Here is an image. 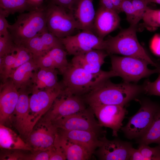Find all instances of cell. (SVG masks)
Instances as JSON below:
<instances>
[{"label": "cell", "instance_id": "cell-40", "mask_svg": "<svg viewBox=\"0 0 160 160\" xmlns=\"http://www.w3.org/2000/svg\"><path fill=\"white\" fill-rule=\"evenodd\" d=\"M131 0L137 15L142 20L143 15L148 7V3L145 0Z\"/></svg>", "mask_w": 160, "mask_h": 160}, {"label": "cell", "instance_id": "cell-6", "mask_svg": "<svg viewBox=\"0 0 160 160\" xmlns=\"http://www.w3.org/2000/svg\"><path fill=\"white\" fill-rule=\"evenodd\" d=\"M46 9L48 30L57 38L61 39L73 35L76 30H80L72 12L50 2Z\"/></svg>", "mask_w": 160, "mask_h": 160}, {"label": "cell", "instance_id": "cell-31", "mask_svg": "<svg viewBox=\"0 0 160 160\" xmlns=\"http://www.w3.org/2000/svg\"><path fill=\"white\" fill-rule=\"evenodd\" d=\"M121 10V12L125 13L127 20L130 25H137L141 20L135 10L131 0H123Z\"/></svg>", "mask_w": 160, "mask_h": 160}, {"label": "cell", "instance_id": "cell-37", "mask_svg": "<svg viewBox=\"0 0 160 160\" xmlns=\"http://www.w3.org/2000/svg\"><path fill=\"white\" fill-rule=\"evenodd\" d=\"M51 153L49 160L67 159L65 152L60 145L56 138V136L54 145L51 148Z\"/></svg>", "mask_w": 160, "mask_h": 160}, {"label": "cell", "instance_id": "cell-38", "mask_svg": "<svg viewBox=\"0 0 160 160\" xmlns=\"http://www.w3.org/2000/svg\"><path fill=\"white\" fill-rule=\"evenodd\" d=\"M51 153V148L33 151L28 154L27 160H49Z\"/></svg>", "mask_w": 160, "mask_h": 160}, {"label": "cell", "instance_id": "cell-10", "mask_svg": "<svg viewBox=\"0 0 160 160\" xmlns=\"http://www.w3.org/2000/svg\"><path fill=\"white\" fill-rule=\"evenodd\" d=\"M85 102L82 97L64 93L63 90L42 118L53 122L84 110L86 109Z\"/></svg>", "mask_w": 160, "mask_h": 160}, {"label": "cell", "instance_id": "cell-5", "mask_svg": "<svg viewBox=\"0 0 160 160\" xmlns=\"http://www.w3.org/2000/svg\"><path fill=\"white\" fill-rule=\"evenodd\" d=\"M111 58V70L125 82H137L160 71V68L149 69L148 67V63L139 58L114 55H112Z\"/></svg>", "mask_w": 160, "mask_h": 160}, {"label": "cell", "instance_id": "cell-9", "mask_svg": "<svg viewBox=\"0 0 160 160\" xmlns=\"http://www.w3.org/2000/svg\"><path fill=\"white\" fill-rule=\"evenodd\" d=\"M68 54L73 56L93 49L105 50V40L96 35L93 31L84 30L78 33L61 39Z\"/></svg>", "mask_w": 160, "mask_h": 160}, {"label": "cell", "instance_id": "cell-20", "mask_svg": "<svg viewBox=\"0 0 160 160\" xmlns=\"http://www.w3.org/2000/svg\"><path fill=\"white\" fill-rule=\"evenodd\" d=\"M93 0H80L73 11V14L80 30L93 31L95 12Z\"/></svg>", "mask_w": 160, "mask_h": 160}, {"label": "cell", "instance_id": "cell-21", "mask_svg": "<svg viewBox=\"0 0 160 160\" xmlns=\"http://www.w3.org/2000/svg\"><path fill=\"white\" fill-rule=\"evenodd\" d=\"M38 69L33 58L14 70L9 78L18 90L24 87H32L35 72Z\"/></svg>", "mask_w": 160, "mask_h": 160}, {"label": "cell", "instance_id": "cell-30", "mask_svg": "<svg viewBox=\"0 0 160 160\" xmlns=\"http://www.w3.org/2000/svg\"><path fill=\"white\" fill-rule=\"evenodd\" d=\"M40 35L31 39L22 45L32 54L33 57L43 55L49 51L42 40Z\"/></svg>", "mask_w": 160, "mask_h": 160}, {"label": "cell", "instance_id": "cell-39", "mask_svg": "<svg viewBox=\"0 0 160 160\" xmlns=\"http://www.w3.org/2000/svg\"><path fill=\"white\" fill-rule=\"evenodd\" d=\"M80 0H49V2L63 7L73 12Z\"/></svg>", "mask_w": 160, "mask_h": 160}, {"label": "cell", "instance_id": "cell-35", "mask_svg": "<svg viewBox=\"0 0 160 160\" xmlns=\"http://www.w3.org/2000/svg\"><path fill=\"white\" fill-rule=\"evenodd\" d=\"M0 154L1 160H27L28 154L20 150L4 149Z\"/></svg>", "mask_w": 160, "mask_h": 160}, {"label": "cell", "instance_id": "cell-28", "mask_svg": "<svg viewBox=\"0 0 160 160\" xmlns=\"http://www.w3.org/2000/svg\"><path fill=\"white\" fill-rule=\"evenodd\" d=\"M16 59L15 52L0 57V76L1 82L9 78L13 71V67Z\"/></svg>", "mask_w": 160, "mask_h": 160}, {"label": "cell", "instance_id": "cell-12", "mask_svg": "<svg viewBox=\"0 0 160 160\" xmlns=\"http://www.w3.org/2000/svg\"><path fill=\"white\" fill-rule=\"evenodd\" d=\"M92 109L84 110L58 119L52 123L59 129L70 131L80 130L94 132L99 134L101 128L95 119Z\"/></svg>", "mask_w": 160, "mask_h": 160}, {"label": "cell", "instance_id": "cell-24", "mask_svg": "<svg viewBox=\"0 0 160 160\" xmlns=\"http://www.w3.org/2000/svg\"><path fill=\"white\" fill-rule=\"evenodd\" d=\"M56 138L63 149L68 160H86L90 159L92 154L86 148L76 142L58 132Z\"/></svg>", "mask_w": 160, "mask_h": 160}, {"label": "cell", "instance_id": "cell-2", "mask_svg": "<svg viewBox=\"0 0 160 160\" xmlns=\"http://www.w3.org/2000/svg\"><path fill=\"white\" fill-rule=\"evenodd\" d=\"M143 89L141 87L129 82L116 84L109 79L84 96V100L90 108L105 105L124 106Z\"/></svg>", "mask_w": 160, "mask_h": 160}, {"label": "cell", "instance_id": "cell-8", "mask_svg": "<svg viewBox=\"0 0 160 160\" xmlns=\"http://www.w3.org/2000/svg\"><path fill=\"white\" fill-rule=\"evenodd\" d=\"M63 89H40L33 85L29 98L28 122L31 132L33 128L49 111Z\"/></svg>", "mask_w": 160, "mask_h": 160}, {"label": "cell", "instance_id": "cell-25", "mask_svg": "<svg viewBox=\"0 0 160 160\" xmlns=\"http://www.w3.org/2000/svg\"><path fill=\"white\" fill-rule=\"evenodd\" d=\"M137 140L139 144L148 145L153 143H160V109L156 114L148 131Z\"/></svg>", "mask_w": 160, "mask_h": 160}, {"label": "cell", "instance_id": "cell-7", "mask_svg": "<svg viewBox=\"0 0 160 160\" xmlns=\"http://www.w3.org/2000/svg\"><path fill=\"white\" fill-rule=\"evenodd\" d=\"M160 108L151 102H144L138 111L129 118L121 130L128 139H138L148 131Z\"/></svg>", "mask_w": 160, "mask_h": 160}, {"label": "cell", "instance_id": "cell-36", "mask_svg": "<svg viewBox=\"0 0 160 160\" xmlns=\"http://www.w3.org/2000/svg\"><path fill=\"white\" fill-rule=\"evenodd\" d=\"M159 73L158 77L154 81L147 80L145 82L143 89L146 93L160 97V71Z\"/></svg>", "mask_w": 160, "mask_h": 160}, {"label": "cell", "instance_id": "cell-44", "mask_svg": "<svg viewBox=\"0 0 160 160\" xmlns=\"http://www.w3.org/2000/svg\"><path fill=\"white\" fill-rule=\"evenodd\" d=\"M113 4L119 14L121 12V5L123 0H111Z\"/></svg>", "mask_w": 160, "mask_h": 160}, {"label": "cell", "instance_id": "cell-16", "mask_svg": "<svg viewBox=\"0 0 160 160\" xmlns=\"http://www.w3.org/2000/svg\"><path fill=\"white\" fill-rule=\"evenodd\" d=\"M101 139L102 144L96 151L99 159L129 160L130 152L133 148L130 143L116 139L109 140L105 136Z\"/></svg>", "mask_w": 160, "mask_h": 160}, {"label": "cell", "instance_id": "cell-1", "mask_svg": "<svg viewBox=\"0 0 160 160\" xmlns=\"http://www.w3.org/2000/svg\"><path fill=\"white\" fill-rule=\"evenodd\" d=\"M63 93L82 97L89 94L105 81L117 76L113 70L90 73L69 63L62 74Z\"/></svg>", "mask_w": 160, "mask_h": 160}, {"label": "cell", "instance_id": "cell-4", "mask_svg": "<svg viewBox=\"0 0 160 160\" xmlns=\"http://www.w3.org/2000/svg\"><path fill=\"white\" fill-rule=\"evenodd\" d=\"M137 25H130L121 30L115 36H110L106 40L105 50L109 55L119 54L142 59L149 64L160 68L139 43L137 36Z\"/></svg>", "mask_w": 160, "mask_h": 160}, {"label": "cell", "instance_id": "cell-19", "mask_svg": "<svg viewBox=\"0 0 160 160\" xmlns=\"http://www.w3.org/2000/svg\"><path fill=\"white\" fill-rule=\"evenodd\" d=\"M58 129L60 134L81 145L92 154L102 143L100 134L94 132Z\"/></svg>", "mask_w": 160, "mask_h": 160}, {"label": "cell", "instance_id": "cell-22", "mask_svg": "<svg viewBox=\"0 0 160 160\" xmlns=\"http://www.w3.org/2000/svg\"><path fill=\"white\" fill-rule=\"evenodd\" d=\"M59 73L55 68H39L35 72L33 79V85L40 89H63L61 83L58 81L57 75Z\"/></svg>", "mask_w": 160, "mask_h": 160}, {"label": "cell", "instance_id": "cell-18", "mask_svg": "<svg viewBox=\"0 0 160 160\" xmlns=\"http://www.w3.org/2000/svg\"><path fill=\"white\" fill-rule=\"evenodd\" d=\"M108 55L104 50L93 49L73 56L71 63L89 72L96 73L102 71L101 66L105 63V58Z\"/></svg>", "mask_w": 160, "mask_h": 160}, {"label": "cell", "instance_id": "cell-13", "mask_svg": "<svg viewBox=\"0 0 160 160\" xmlns=\"http://www.w3.org/2000/svg\"><path fill=\"white\" fill-rule=\"evenodd\" d=\"M101 127L111 129L112 135L118 136V133L122 127V121L127 111L124 106L105 105L90 108Z\"/></svg>", "mask_w": 160, "mask_h": 160}, {"label": "cell", "instance_id": "cell-32", "mask_svg": "<svg viewBox=\"0 0 160 160\" xmlns=\"http://www.w3.org/2000/svg\"><path fill=\"white\" fill-rule=\"evenodd\" d=\"M16 47L9 33L0 36V57L15 52Z\"/></svg>", "mask_w": 160, "mask_h": 160}, {"label": "cell", "instance_id": "cell-23", "mask_svg": "<svg viewBox=\"0 0 160 160\" xmlns=\"http://www.w3.org/2000/svg\"><path fill=\"white\" fill-rule=\"evenodd\" d=\"M0 147L4 149L32 151V148L20 135L1 124H0Z\"/></svg>", "mask_w": 160, "mask_h": 160}, {"label": "cell", "instance_id": "cell-14", "mask_svg": "<svg viewBox=\"0 0 160 160\" xmlns=\"http://www.w3.org/2000/svg\"><path fill=\"white\" fill-rule=\"evenodd\" d=\"M32 87H24L18 89L19 98L12 118L11 124L25 141L30 133L28 122L29 95L31 93Z\"/></svg>", "mask_w": 160, "mask_h": 160}, {"label": "cell", "instance_id": "cell-11", "mask_svg": "<svg viewBox=\"0 0 160 160\" xmlns=\"http://www.w3.org/2000/svg\"><path fill=\"white\" fill-rule=\"evenodd\" d=\"M58 131L51 121L41 117L25 141L32 148L31 152L49 149L54 145Z\"/></svg>", "mask_w": 160, "mask_h": 160}, {"label": "cell", "instance_id": "cell-43", "mask_svg": "<svg viewBox=\"0 0 160 160\" xmlns=\"http://www.w3.org/2000/svg\"><path fill=\"white\" fill-rule=\"evenodd\" d=\"M44 0H28L31 10L39 8L43 6Z\"/></svg>", "mask_w": 160, "mask_h": 160}, {"label": "cell", "instance_id": "cell-26", "mask_svg": "<svg viewBox=\"0 0 160 160\" xmlns=\"http://www.w3.org/2000/svg\"><path fill=\"white\" fill-rule=\"evenodd\" d=\"M0 8L8 15L31 10L28 0H0Z\"/></svg>", "mask_w": 160, "mask_h": 160}, {"label": "cell", "instance_id": "cell-45", "mask_svg": "<svg viewBox=\"0 0 160 160\" xmlns=\"http://www.w3.org/2000/svg\"><path fill=\"white\" fill-rule=\"evenodd\" d=\"M148 4L153 3L160 4V0H145Z\"/></svg>", "mask_w": 160, "mask_h": 160}, {"label": "cell", "instance_id": "cell-46", "mask_svg": "<svg viewBox=\"0 0 160 160\" xmlns=\"http://www.w3.org/2000/svg\"><path fill=\"white\" fill-rule=\"evenodd\" d=\"M159 144H160V143Z\"/></svg>", "mask_w": 160, "mask_h": 160}, {"label": "cell", "instance_id": "cell-41", "mask_svg": "<svg viewBox=\"0 0 160 160\" xmlns=\"http://www.w3.org/2000/svg\"><path fill=\"white\" fill-rule=\"evenodd\" d=\"M8 16L4 11L0 8V36L9 33L8 28L10 24L6 19Z\"/></svg>", "mask_w": 160, "mask_h": 160}, {"label": "cell", "instance_id": "cell-27", "mask_svg": "<svg viewBox=\"0 0 160 160\" xmlns=\"http://www.w3.org/2000/svg\"><path fill=\"white\" fill-rule=\"evenodd\" d=\"M64 48L57 47L53 48L47 52L52 59L55 68L62 74L68 66L67 55L68 54Z\"/></svg>", "mask_w": 160, "mask_h": 160}, {"label": "cell", "instance_id": "cell-15", "mask_svg": "<svg viewBox=\"0 0 160 160\" xmlns=\"http://www.w3.org/2000/svg\"><path fill=\"white\" fill-rule=\"evenodd\" d=\"M19 96L18 90L10 78L1 82L0 86V124L7 127L11 124Z\"/></svg>", "mask_w": 160, "mask_h": 160}, {"label": "cell", "instance_id": "cell-29", "mask_svg": "<svg viewBox=\"0 0 160 160\" xmlns=\"http://www.w3.org/2000/svg\"><path fill=\"white\" fill-rule=\"evenodd\" d=\"M144 26L149 30H154L160 27V9L147 8L142 19Z\"/></svg>", "mask_w": 160, "mask_h": 160}, {"label": "cell", "instance_id": "cell-34", "mask_svg": "<svg viewBox=\"0 0 160 160\" xmlns=\"http://www.w3.org/2000/svg\"><path fill=\"white\" fill-rule=\"evenodd\" d=\"M145 160H160V146L151 147L144 144H139L138 148Z\"/></svg>", "mask_w": 160, "mask_h": 160}, {"label": "cell", "instance_id": "cell-3", "mask_svg": "<svg viewBox=\"0 0 160 160\" xmlns=\"http://www.w3.org/2000/svg\"><path fill=\"white\" fill-rule=\"evenodd\" d=\"M9 32L15 44L23 45L31 39L48 31L46 7L20 13L9 25Z\"/></svg>", "mask_w": 160, "mask_h": 160}, {"label": "cell", "instance_id": "cell-17", "mask_svg": "<svg viewBox=\"0 0 160 160\" xmlns=\"http://www.w3.org/2000/svg\"><path fill=\"white\" fill-rule=\"evenodd\" d=\"M120 21L117 12L100 6L95 13L93 32L104 39L106 36L119 28Z\"/></svg>", "mask_w": 160, "mask_h": 160}, {"label": "cell", "instance_id": "cell-42", "mask_svg": "<svg viewBox=\"0 0 160 160\" xmlns=\"http://www.w3.org/2000/svg\"><path fill=\"white\" fill-rule=\"evenodd\" d=\"M129 160H145V159L138 149H135L133 147L130 152Z\"/></svg>", "mask_w": 160, "mask_h": 160}, {"label": "cell", "instance_id": "cell-33", "mask_svg": "<svg viewBox=\"0 0 160 160\" xmlns=\"http://www.w3.org/2000/svg\"><path fill=\"white\" fill-rule=\"evenodd\" d=\"M15 52L16 59L13 71L33 58L32 54L23 45H17Z\"/></svg>", "mask_w": 160, "mask_h": 160}]
</instances>
